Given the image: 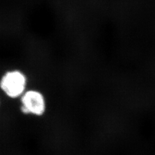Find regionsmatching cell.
Wrapping results in <instances>:
<instances>
[{
	"instance_id": "cell-2",
	"label": "cell",
	"mask_w": 155,
	"mask_h": 155,
	"mask_svg": "<svg viewBox=\"0 0 155 155\" xmlns=\"http://www.w3.org/2000/svg\"><path fill=\"white\" fill-rule=\"evenodd\" d=\"M21 98V110L22 113L33 116H42L46 111L45 96L36 90H29L25 92Z\"/></svg>"
},
{
	"instance_id": "cell-1",
	"label": "cell",
	"mask_w": 155,
	"mask_h": 155,
	"mask_svg": "<svg viewBox=\"0 0 155 155\" xmlns=\"http://www.w3.org/2000/svg\"><path fill=\"white\" fill-rule=\"evenodd\" d=\"M27 78L18 70L6 72L1 81V88L6 95L12 99L21 98L26 91Z\"/></svg>"
}]
</instances>
